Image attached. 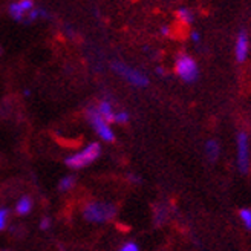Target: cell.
Returning a JSON list of instances; mask_svg holds the SVG:
<instances>
[{"instance_id":"6da1fadb","label":"cell","mask_w":251,"mask_h":251,"mask_svg":"<svg viewBox=\"0 0 251 251\" xmlns=\"http://www.w3.org/2000/svg\"><path fill=\"white\" fill-rule=\"evenodd\" d=\"M83 216L89 222L103 224L115 216V205H112L109 202H100V201H95V202H89L84 207Z\"/></svg>"},{"instance_id":"7a4b0ae2","label":"cell","mask_w":251,"mask_h":251,"mask_svg":"<svg viewBox=\"0 0 251 251\" xmlns=\"http://www.w3.org/2000/svg\"><path fill=\"white\" fill-rule=\"evenodd\" d=\"M175 74L185 83H195L199 77L196 60L188 54H179L175 60Z\"/></svg>"},{"instance_id":"3957f363","label":"cell","mask_w":251,"mask_h":251,"mask_svg":"<svg viewBox=\"0 0 251 251\" xmlns=\"http://www.w3.org/2000/svg\"><path fill=\"white\" fill-rule=\"evenodd\" d=\"M101 153V146L98 143H91L87 147H84L80 153L71 155L65 159V164L71 169H83L92 162Z\"/></svg>"},{"instance_id":"277c9868","label":"cell","mask_w":251,"mask_h":251,"mask_svg":"<svg viewBox=\"0 0 251 251\" xmlns=\"http://www.w3.org/2000/svg\"><path fill=\"white\" fill-rule=\"evenodd\" d=\"M236 158L237 169L242 175L250 172V138L247 132H239L236 138Z\"/></svg>"},{"instance_id":"5b68a950","label":"cell","mask_w":251,"mask_h":251,"mask_svg":"<svg viewBox=\"0 0 251 251\" xmlns=\"http://www.w3.org/2000/svg\"><path fill=\"white\" fill-rule=\"evenodd\" d=\"M114 71L123 77L126 81H129L130 84L136 86V87H146L149 84V78L147 75L138 69H133L127 65H124V63H114Z\"/></svg>"},{"instance_id":"8992f818","label":"cell","mask_w":251,"mask_h":251,"mask_svg":"<svg viewBox=\"0 0 251 251\" xmlns=\"http://www.w3.org/2000/svg\"><path fill=\"white\" fill-rule=\"evenodd\" d=\"M86 117L87 120H89V123L92 124V127L94 130L97 132V135L101 138V140L110 143V141H114L115 140V133L112 132V129L109 127V124L100 117V114L97 112V109L94 107H89L86 110Z\"/></svg>"},{"instance_id":"52a82bcc","label":"cell","mask_w":251,"mask_h":251,"mask_svg":"<svg viewBox=\"0 0 251 251\" xmlns=\"http://www.w3.org/2000/svg\"><path fill=\"white\" fill-rule=\"evenodd\" d=\"M248 52H250V37L245 29H241L234 43V54L237 63H244L248 58Z\"/></svg>"},{"instance_id":"ba28073f","label":"cell","mask_w":251,"mask_h":251,"mask_svg":"<svg viewBox=\"0 0 251 251\" xmlns=\"http://www.w3.org/2000/svg\"><path fill=\"white\" fill-rule=\"evenodd\" d=\"M34 8V2L32 0H22V2H14L9 5V14L14 20H22L23 16L29 12Z\"/></svg>"},{"instance_id":"9c48e42d","label":"cell","mask_w":251,"mask_h":251,"mask_svg":"<svg viewBox=\"0 0 251 251\" xmlns=\"http://www.w3.org/2000/svg\"><path fill=\"white\" fill-rule=\"evenodd\" d=\"M219 153H221V146L216 140H208L205 143V155L208 158V161L215 162L218 158H219Z\"/></svg>"},{"instance_id":"30bf717a","label":"cell","mask_w":251,"mask_h":251,"mask_svg":"<svg viewBox=\"0 0 251 251\" xmlns=\"http://www.w3.org/2000/svg\"><path fill=\"white\" fill-rule=\"evenodd\" d=\"M97 112H98L100 117H101L107 124L112 123V121H114V118H115L114 109H112V104H110L109 101H101V103H100Z\"/></svg>"},{"instance_id":"8fae6325","label":"cell","mask_w":251,"mask_h":251,"mask_svg":"<svg viewBox=\"0 0 251 251\" xmlns=\"http://www.w3.org/2000/svg\"><path fill=\"white\" fill-rule=\"evenodd\" d=\"M32 210V201L28 196H23L19 199V202L16 205V211L19 215H28V213Z\"/></svg>"},{"instance_id":"7c38bea8","label":"cell","mask_w":251,"mask_h":251,"mask_svg":"<svg viewBox=\"0 0 251 251\" xmlns=\"http://www.w3.org/2000/svg\"><path fill=\"white\" fill-rule=\"evenodd\" d=\"M176 19L182 23V25H190L193 22V12L192 9H188L185 6L176 9Z\"/></svg>"},{"instance_id":"4fadbf2b","label":"cell","mask_w":251,"mask_h":251,"mask_svg":"<svg viewBox=\"0 0 251 251\" xmlns=\"http://www.w3.org/2000/svg\"><path fill=\"white\" fill-rule=\"evenodd\" d=\"M75 184H77V178H75V176H65L58 182V190L60 192H68Z\"/></svg>"},{"instance_id":"5bb4252c","label":"cell","mask_w":251,"mask_h":251,"mask_svg":"<svg viewBox=\"0 0 251 251\" xmlns=\"http://www.w3.org/2000/svg\"><path fill=\"white\" fill-rule=\"evenodd\" d=\"M239 219L245 225L247 230H251V208H241L239 210Z\"/></svg>"},{"instance_id":"9a60e30c","label":"cell","mask_w":251,"mask_h":251,"mask_svg":"<svg viewBox=\"0 0 251 251\" xmlns=\"http://www.w3.org/2000/svg\"><path fill=\"white\" fill-rule=\"evenodd\" d=\"M115 123L118 124H124L129 121V114L127 112H118V114H115V118H114Z\"/></svg>"},{"instance_id":"2e32d148","label":"cell","mask_w":251,"mask_h":251,"mask_svg":"<svg viewBox=\"0 0 251 251\" xmlns=\"http://www.w3.org/2000/svg\"><path fill=\"white\" fill-rule=\"evenodd\" d=\"M8 210L6 208H0V230H3L6 227V221H8Z\"/></svg>"},{"instance_id":"e0dca14e","label":"cell","mask_w":251,"mask_h":251,"mask_svg":"<svg viewBox=\"0 0 251 251\" xmlns=\"http://www.w3.org/2000/svg\"><path fill=\"white\" fill-rule=\"evenodd\" d=\"M120 251H140V247H138L135 242H127L120 248Z\"/></svg>"},{"instance_id":"ac0fdd59","label":"cell","mask_w":251,"mask_h":251,"mask_svg":"<svg viewBox=\"0 0 251 251\" xmlns=\"http://www.w3.org/2000/svg\"><path fill=\"white\" fill-rule=\"evenodd\" d=\"M49 227H51V219H49V218H43L40 221V230H48Z\"/></svg>"},{"instance_id":"d6986e66","label":"cell","mask_w":251,"mask_h":251,"mask_svg":"<svg viewBox=\"0 0 251 251\" xmlns=\"http://www.w3.org/2000/svg\"><path fill=\"white\" fill-rule=\"evenodd\" d=\"M190 39H192L195 43H199V42H201V34H199L198 31H192V32H190Z\"/></svg>"},{"instance_id":"ffe728a7","label":"cell","mask_w":251,"mask_h":251,"mask_svg":"<svg viewBox=\"0 0 251 251\" xmlns=\"http://www.w3.org/2000/svg\"><path fill=\"white\" fill-rule=\"evenodd\" d=\"M161 34L162 35H166V37H169L170 35V26H169V25H164V26H161Z\"/></svg>"},{"instance_id":"44dd1931","label":"cell","mask_w":251,"mask_h":251,"mask_svg":"<svg viewBox=\"0 0 251 251\" xmlns=\"http://www.w3.org/2000/svg\"><path fill=\"white\" fill-rule=\"evenodd\" d=\"M130 181L132 182H141V179L138 178V176H135V175H130Z\"/></svg>"},{"instance_id":"7402d4cb","label":"cell","mask_w":251,"mask_h":251,"mask_svg":"<svg viewBox=\"0 0 251 251\" xmlns=\"http://www.w3.org/2000/svg\"><path fill=\"white\" fill-rule=\"evenodd\" d=\"M156 74H158V75H164V74H166L164 68H156Z\"/></svg>"}]
</instances>
